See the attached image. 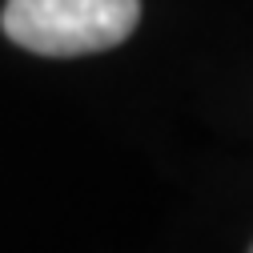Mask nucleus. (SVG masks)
<instances>
[{
  "mask_svg": "<svg viewBox=\"0 0 253 253\" xmlns=\"http://www.w3.org/2000/svg\"><path fill=\"white\" fill-rule=\"evenodd\" d=\"M141 0H8L4 37L41 56H88L129 41Z\"/></svg>",
  "mask_w": 253,
  "mask_h": 253,
  "instance_id": "1",
  "label": "nucleus"
},
{
  "mask_svg": "<svg viewBox=\"0 0 253 253\" xmlns=\"http://www.w3.org/2000/svg\"><path fill=\"white\" fill-rule=\"evenodd\" d=\"M249 253H253V249H249Z\"/></svg>",
  "mask_w": 253,
  "mask_h": 253,
  "instance_id": "2",
  "label": "nucleus"
}]
</instances>
